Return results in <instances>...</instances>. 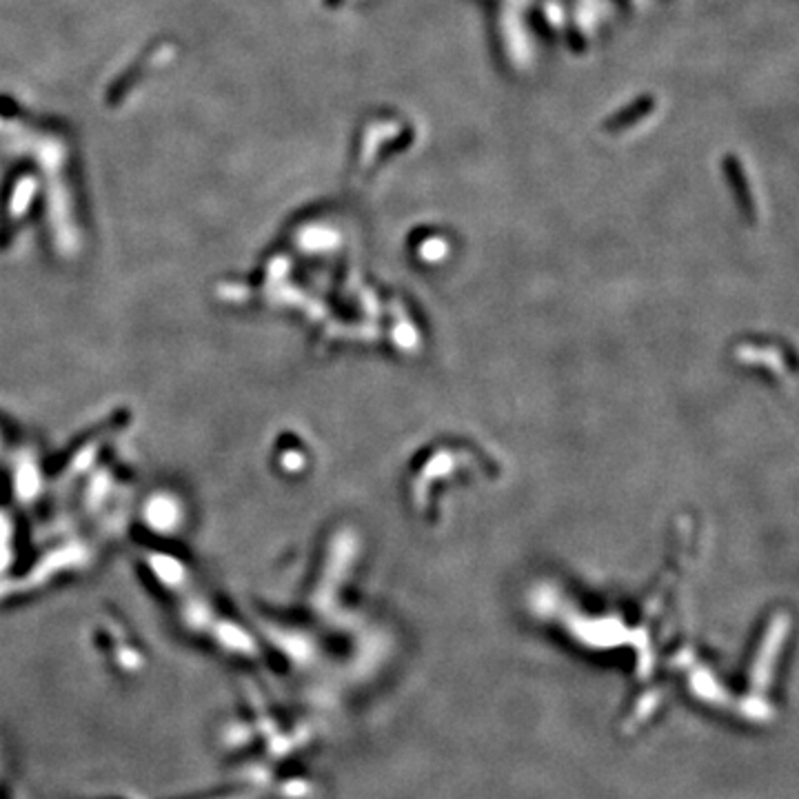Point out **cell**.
Returning <instances> with one entry per match:
<instances>
[{
	"label": "cell",
	"instance_id": "6da1fadb",
	"mask_svg": "<svg viewBox=\"0 0 799 799\" xmlns=\"http://www.w3.org/2000/svg\"><path fill=\"white\" fill-rule=\"evenodd\" d=\"M653 107H655V100H653L651 96L637 98V100L630 102L629 107H624V109L617 111L615 115H611V118L606 120V124H604V129L611 133H617L621 131V129L633 127L635 123H639V120L646 118V115L651 114Z\"/></svg>",
	"mask_w": 799,
	"mask_h": 799
},
{
	"label": "cell",
	"instance_id": "7a4b0ae2",
	"mask_svg": "<svg viewBox=\"0 0 799 799\" xmlns=\"http://www.w3.org/2000/svg\"><path fill=\"white\" fill-rule=\"evenodd\" d=\"M724 171H726L728 180H731L732 186H735L737 198H740L741 202L750 204V200H748V185H746V178H744V173H741L740 162H737V160L732 158V155H726V158H724Z\"/></svg>",
	"mask_w": 799,
	"mask_h": 799
}]
</instances>
